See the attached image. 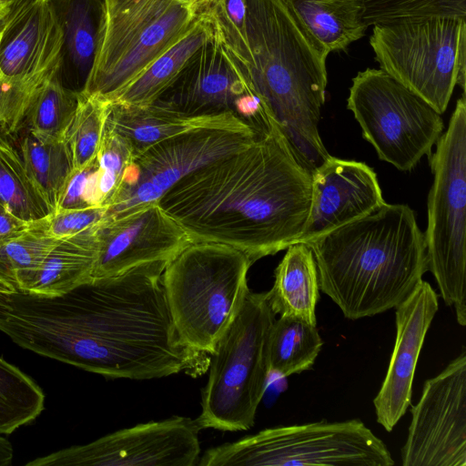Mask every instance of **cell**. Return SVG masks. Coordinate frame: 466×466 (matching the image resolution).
Segmentation results:
<instances>
[{
	"label": "cell",
	"instance_id": "cell-36",
	"mask_svg": "<svg viewBox=\"0 0 466 466\" xmlns=\"http://www.w3.org/2000/svg\"><path fill=\"white\" fill-rule=\"evenodd\" d=\"M134 159L129 143L121 136L106 128L96 155L98 168L116 175L122 181L126 170Z\"/></svg>",
	"mask_w": 466,
	"mask_h": 466
},
{
	"label": "cell",
	"instance_id": "cell-44",
	"mask_svg": "<svg viewBox=\"0 0 466 466\" xmlns=\"http://www.w3.org/2000/svg\"><path fill=\"white\" fill-rule=\"evenodd\" d=\"M189 1L195 2L196 0H189Z\"/></svg>",
	"mask_w": 466,
	"mask_h": 466
},
{
	"label": "cell",
	"instance_id": "cell-15",
	"mask_svg": "<svg viewBox=\"0 0 466 466\" xmlns=\"http://www.w3.org/2000/svg\"><path fill=\"white\" fill-rule=\"evenodd\" d=\"M403 466H466V351L425 381L410 410Z\"/></svg>",
	"mask_w": 466,
	"mask_h": 466
},
{
	"label": "cell",
	"instance_id": "cell-10",
	"mask_svg": "<svg viewBox=\"0 0 466 466\" xmlns=\"http://www.w3.org/2000/svg\"><path fill=\"white\" fill-rule=\"evenodd\" d=\"M381 70L439 114L455 86L465 93L466 20L428 18L373 25L370 38Z\"/></svg>",
	"mask_w": 466,
	"mask_h": 466
},
{
	"label": "cell",
	"instance_id": "cell-2",
	"mask_svg": "<svg viewBox=\"0 0 466 466\" xmlns=\"http://www.w3.org/2000/svg\"><path fill=\"white\" fill-rule=\"evenodd\" d=\"M311 193V173L275 126L249 147L180 179L158 204L191 243L223 244L254 263L296 244Z\"/></svg>",
	"mask_w": 466,
	"mask_h": 466
},
{
	"label": "cell",
	"instance_id": "cell-28",
	"mask_svg": "<svg viewBox=\"0 0 466 466\" xmlns=\"http://www.w3.org/2000/svg\"><path fill=\"white\" fill-rule=\"evenodd\" d=\"M20 155L26 170L54 211L74 169L65 142L41 140L28 132L21 143Z\"/></svg>",
	"mask_w": 466,
	"mask_h": 466
},
{
	"label": "cell",
	"instance_id": "cell-13",
	"mask_svg": "<svg viewBox=\"0 0 466 466\" xmlns=\"http://www.w3.org/2000/svg\"><path fill=\"white\" fill-rule=\"evenodd\" d=\"M153 104L188 116L233 113L259 135L278 126L251 83L211 35Z\"/></svg>",
	"mask_w": 466,
	"mask_h": 466
},
{
	"label": "cell",
	"instance_id": "cell-16",
	"mask_svg": "<svg viewBox=\"0 0 466 466\" xmlns=\"http://www.w3.org/2000/svg\"><path fill=\"white\" fill-rule=\"evenodd\" d=\"M97 253L92 278L121 274L134 267L169 261L191 241L158 202L105 218L96 227Z\"/></svg>",
	"mask_w": 466,
	"mask_h": 466
},
{
	"label": "cell",
	"instance_id": "cell-18",
	"mask_svg": "<svg viewBox=\"0 0 466 466\" xmlns=\"http://www.w3.org/2000/svg\"><path fill=\"white\" fill-rule=\"evenodd\" d=\"M396 309V339L380 390L373 400L377 421L391 431L410 405L417 362L439 309L438 295L423 279Z\"/></svg>",
	"mask_w": 466,
	"mask_h": 466
},
{
	"label": "cell",
	"instance_id": "cell-22",
	"mask_svg": "<svg viewBox=\"0 0 466 466\" xmlns=\"http://www.w3.org/2000/svg\"><path fill=\"white\" fill-rule=\"evenodd\" d=\"M312 43L323 53L344 51L365 35L363 0H285Z\"/></svg>",
	"mask_w": 466,
	"mask_h": 466
},
{
	"label": "cell",
	"instance_id": "cell-32",
	"mask_svg": "<svg viewBox=\"0 0 466 466\" xmlns=\"http://www.w3.org/2000/svg\"><path fill=\"white\" fill-rule=\"evenodd\" d=\"M110 102L96 96L79 94L73 120L64 142L74 169H80L96 157L106 130Z\"/></svg>",
	"mask_w": 466,
	"mask_h": 466
},
{
	"label": "cell",
	"instance_id": "cell-20",
	"mask_svg": "<svg viewBox=\"0 0 466 466\" xmlns=\"http://www.w3.org/2000/svg\"><path fill=\"white\" fill-rule=\"evenodd\" d=\"M62 32L56 76L82 93L95 66L105 32L106 0H48Z\"/></svg>",
	"mask_w": 466,
	"mask_h": 466
},
{
	"label": "cell",
	"instance_id": "cell-33",
	"mask_svg": "<svg viewBox=\"0 0 466 466\" xmlns=\"http://www.w3.org/2000/svg\"><path fill=\"white\" fill-rule=\"evenodd\" d=\"M369 26L404 20L454 18L466 20V0H363Z\"/></svg>",
	"mask_w": 466,
	"mask_h": 466
},
{
	"label": "cell",
	"instance_id": "cell-23",
	"mask_svg": "<svg viewBox=\"0 0 466 466\" xmlns=\"http://www.w3.org/2000/svg\"><path fill=\"white\" fill-rule=\"evenodd\" d=\"M286 249L275 269L274 284L267 292L268 304L275 314L317 325L319 286L313 253L304 243L293 244Z\"/></svg>",
	"mask_w": 466,
	"mask_h": 466
},
{
	"label": "cell",
	"instance_id": "cell-27",
	"mask_svg": "<svg viewBox=\"0 0 466 466\" xmlns=\"http://www.w3.org/2000/svg\"><path fill=\"white\" fill-rule=\"evenodd\" d=\"M0 202L15 216L35 222L53 209L25 168L20 152L0 136Z\"/></svg>",
	"mask_w": 466,
	"mask_h": 466
},
{
	"label": "cell",
	"instance_id": "cell-25",
	"mask_svg": "<svg viewBox=\"0 0 466 466\" xmlns=\"http://www.w3.org/2000/svg\"><path fill=\"white\" fill-rule=\"evenodd\" d=\"M209 35L208 27L197 15L191 28L109 102L141 106L153 104L176 81Z\"/></svg>",
	"mask_w": 466,
	"mask_h": 466
},
{
	"label": "cell",
	"instance_id": "cell-30",
	"mask_svg": "<svg viewBox=\"0 0 466 466\" xmlns=\"http://www.w3.org/2000/svg\"><path fill=\"white\" fill-rule=\"evenodd\" d=\"M44 404L45 394L39 386L0 357V435L33 421Z\"/></svg>",
	"mask_w": 466,
	"mask_h": 466
},
{
	"label": "cell",
	"instance_id": "cell-8",
	"mask_svg": "<svg viewBox=\"0 0 466 466\" xmlns=\"http://www.w3.org/2000/svg\"><path fill=\"white\" fill-rule=\"evenodd\" d=\"M386 444L361 420L265 429L207 450L198 466H391Z\"/></svg>",
	"mask_w": 466,
	"mask_h": 466
},
{
	"label": "cell",
	"instance_id": "cell-29",
	"mask_svg": "<svg viewBox=\"0 0 466 466\" xmlns=\"http://www.w3.org/2000/svg\"><path fill=\"white\" fill-rule=\"evenodd\" d=\"M79 94L56 74L37 89L26 113L29 132L41 140L63 141L77 108Z\"/></svg>",
	"mask_w": 466,
	"mask_h": 466
},
{
	"label": "cell",
	"instance_id": "cell-7",
	"mask_svg": "<svg viewBox=\"0 0 466 466\" xmlns=\"http://www.w3.org/2000/svg\"><path fill=\"white\" fill-rule=\"evenodd\" d=\"M429 157L433 182L424 234L428 270L442 299L466 325V99L456 102L446 131Z\"/></svg>",
	"mask_w": 466,
	"mask_h": 466
},
{
	"label": "cell",
	"instance_id": "cell-19",
	"mask_svg": "<svg viewBox=\"0 0 466 466\" xmlns=\"http://www.w3.org/2000/svg\"><path fill=\"white\" fill-rule=\"evenodd\" d=\"M62 32L48 0H36L0 21V73L43 84L57 70Z\"/></svg>",
	"mask_w": 466,
	"mask_h": 466
},
{
	"label": "cell",
	"instance_id": "cell-35",
	"mask_svg": "<svg viewBox=\"0 0 466 466\" xmlns=\"http://www.w3.org/2000/svg\"><path fill=\"white\" fill-rule=\"evenodd\" d=\"M106 207H88L55 210L46 218V230L57 239L77 235L100 224L106 217Z\"/></svg>",
	"mask_w": 466,
	"mask_h": 466
},
{
	"label": "cell",
	"instance_id": "cell-6",
	"mask_svg": "<svg viewBox=\"0 0 466 466\" xmlns=\"http://www.w3.org/2000/svg\"><path fill=\"white\" fill-rule=\"evenodd\" d=\"M275 319L267 292L249 291L210 354L202 410L196 419L201 430L239 431L253 427L270 376L268 348Z\"/></svg>",
	"mask_w": 466,
	"mask_h": 466
},
{
	"label": "cell",
	"instance_id": "cell-11",
	"mask_svg": "<svg viewBox=\"0 0 466 466\" xmlns=\"http://www.w3.org/2000/svg\"><path fill=\"white\" fill-rule=\"evenodd\" d=\"M347 101L379 158L400 171L430 157L443 132L441 114L381 69L359 72Z\"/></svg>",
	"mask_w": 466,
	"mask_h": 466
},
{
	"label": "cell",
	"instance_id": "cell-38",
	"mask_svg": "<svg viewBox=\"0 0 466 466\" xmlns=\"http://www.w3.org/2000/svg\"><path fill=\"white\" fill-rule=\"evenodd\" d=\"M35 223L17 218L0 202V247L26 232Z\"/></svg>",
	"mask_w": 466,
	"mask_h": 466
},
{
	"label": "cell",
	"instance_id": "cell-4",
	"mask_svg": "<svg viewBox=\"0 0 466 466\" xmlns=\"http://www.w3.org/2000/svg\"><path fill=\"white\" fill-rule=\"evenodd\" d=\"M249 81L298 161L310 173L330 154L319 132L326 60L285 0H246Z\"/></svg>",
	"mask_w": 466,
	"mask_h": 466
},
{
	"label": "cell",
	"instance_id": "cell-17",
	"mask_svg": "<svg viewBox=\"0 0 466 466\" xmlns=\"http://www.w3.org/2000/svg\"><path fill=\"white\" fill-rule=\"evenodd\" d=\"M309 216L296 243L307 244L373 212L385 200L371 167L329 156L311 172Z\"/></svg>",
	"mask_w": 466,
	"mask_h": 466
},
{
	"label": "cell",
	"instance_id": "cell-43",
	"mask_svg": "<svg viewBox=\"0 0 466 466\" xmlns=\"http://www.w3.org/2000/svg\"><path fill=\"white\" fill-rule=\"evenodd\" d=\"M4 15H0V21L3 19ZM0 77H3L0 73Z\"/></svg>",
	"mask_w": 466,
	"mask_h": 466
},
{
	"label": "cell",
	"instance_id": "cell-40",
	"mask_svg": "<svg viewBox=\"0 0 466 466\" xmlns=\"http://www.w3.org/2000/svg\"><path fill=\"white\" fill-rule=\"evenodd\" d=\"M35 1L36 0H0V4L6 5L7 12L5 16H8L33 4Z\"/></svg>",
	"mask_w": 466,
	"mask_h": 466
},
{
	"label": "cell",
	"instance_id": "cell-14",
	"mask_svg": "<svg viewBox=\"0 0 466 466\" xmlns=\"http://www.w3.org/2000/svg\"><path fill=\"white\" fill-rule=\"evenodd\" d=\"M200 430L196 419L173 416L60 450L26 466H195Z\"/></svg>",
	"mask_w": 466,
	"mask_h": 466
},
{
	"label": "cell",
	"instance_id": "cell-3",
	"mask_svg": "<svg viewBox=\"0 0 466 466\" xmlns=\"http://www.w3.org/2000/svg\"><path fill=\"white\" fill-rule=\"evenodd\" d=\"M307 245L319 289L351 320L398 307L428 270L424 234L404 204L385 203Z\"/></svg>",
	"mask_w": 466,
	"mask_h": 466
},
{
	"label": "cell",
	"instance_id": "cell-41",
	"mask_svg": "<svg viewBox=\"0 0 466 466\" xmlns=\"http://www.w3.org/2000/svg\"><path fill=\"white\" fill-rule=\"evenodd\" d=\"M15 287L0 275V294L16 291Z\"/></svg>",
	"mask_w": 466,
	"mask_h": 466
},
{
	"label": "cell",
	"instance_id": "cell-42",
	"mask_svg": "<svg viewBox=\"0 0 466 466\" xmlns=\"http://www.w3.org/2000/svg\"><path fill=\"white\" fill-rule=\"evenodd\" d=\"M6 12H7V7H6V5L0 4V15H4V16H5V14H6ZM3 18H4V17H3Z\"/></svg>",
	"mask_w": 466,
	"mask_h": 466
},
{
	"label": "cell",
	"instance_id": "cell-21",
	"mask_svg": "<svg viewBox=\"0 0 466 466\" xmlns=\"http://www.w3.org/2000/svg\"><path fill=\"white\" fill-rule=\"evenodd\" d=\"M206 127H251L233 113L188 116L156 104L141 106L112 102L106 123V128L121 136L129 143L135 158L161 141Z\"/></svg>",
	"mask_w": 466,
	"mask_h": 466
},
{
	"label": "cell",
	"instance_id": "cell-26",
	"mask_svg": "<svg viewBox=\"0 0 466 466\" xmlns=\"http://www.w3.org/2000/svg\"><path fill=\"white\" fill-rule=\"evenodd\" d=\"M322 344L317 325L281 315L275 319L268 338L270 374L288 377L311 369Z\"/></svg>",
	"mask_w": 466,
	"mask_h": 466
},
{
	"label": "cell",
	"instance_id": "cell-5",
	"mask_svg": "<svg viewBox=\"0 0 466 466\" xmlns=\"http://www.w3.org/2000/svg\"><path fill=\"white\" fill-rule=\"evenodd\" d=\"M252 264L236 248L208 242L191 243L167 262L163 286L184 343L213 352L250 291L247 276Z\"/></svg>",
	"mask_w": 466,
	"mask_h": 466
},
{
	"label": "cell",
	"instance_id": "cell-12",
	"mask_svg": "<svg viewBox=\"0 0 466 466\" xmlns=\"http://www.w3.org/2000/svg\"><path fill=\"white\" fill-rule=\"evenodd\" d=\"M258 136L251 127H206L183 133L148 147L126 170L119 190L107 207L106 218L158 202L186 176L241 151Z\"/></svg>",
	"mask_w": 466,
	"mask_h": 466
},
{
	"label": "cell",
	"instance_id": "cell-31",
	"mask_svg": "<svg viewBox=\"0 0 466 466\" xmlns=\"http://www.w3.org/2000/svg\"><path fill=\"white\" fill-rule=\"evenodd\" d=\"M59 239L46 230V218L0 247V275L19 291L25 289Z\"/></svg>",
	"mask_w": 466,
	"mask_h": 466
},
{
	"label": "cell",
	"instance_id": "cell-9",
	"mask_svg": "<svg viewBox=\"0 0 466 466\" xmlns=\"http://www.w3.org/2000/svg\"><path fill=\"white\" fill-rule=\"evenodd\" d=\"M103 41L82 93L111 100L197 21L189 0H106Z\"/></svg>",
	"mask_w": 466,
	"mask_h": 466
},
{
	"label": "cell",
	"instance_id": "cell-1",
	"mask_svg": "<svg viewBox=\"0 0 466 466\" xmlns=\"http://www.w3.org/2000/svg\"><path fill=\"white\" fill-rule=\"evenodd\" d=\"M168 261L92 278L64 294H0V331L23 349L111 379L203 375L210 355L180 339L162 275Z\"/></svg>",
	"mask_w": 466,
	"mask_h": 466
},
{
	"label": "cell",
	"instance_id": "cell-37",
	"mask_svg": "<svg viewBox=\"0 0 466 466\" xmlns=\"http://www.w3.org/2000/svg\"><path fill=\"white\" fill-rule=\"evenodd\" d=\"M97 168L96 157L80 169H73L55 210L77 209L93 207L91 190L94 173ZM54 210V211H55Z\"/></svg>",
	"mask_w": 466,
	"mask_h": 466
},
{
	"label": "cell",
	"instance_id": "cell-34",
	"mask_svg": "<svg viewBox=\"0 0 466 466\" xmlns=\"http://www.w3.org/2000/svg\"><path fill=\"white\" fill-rule=\"evenodd\" d=\"M41 85L0 77V131L13 133L20 128Z\"/></svg>",
	"mask_w": 466,
	"mask_h": 466
},
{
	"label": "cell",
	"instance_id": "cell-39",
	"mask_svg": "<svg viewBox=\"0 0 466 466\" xmlns=\"http://www.w3.org/2000/svg\"><path fill=\"white\" fill-rule=\"evenodd\" d=\"M14 451L11 443L0 435V466H7L12 463Z\"/></svg>",
	"mask_w": 466,
	"mask_h": 466
},
{
	"label": "cell",
	"instance_id": "cell-24",
	"mask_svg": "<svg viewBox=\"0 0 466 466\" xmlns=\"http://www.w3.org/2000/svg\"><path fill=\"white\" fill-rule=\"evenodd\" d=\"M96 227L59 239L22 291L56 296L90 280L97 253Z\"/></svg>",
	"mask_w": 466,
	"mask_h": 466
}]
</instances>
